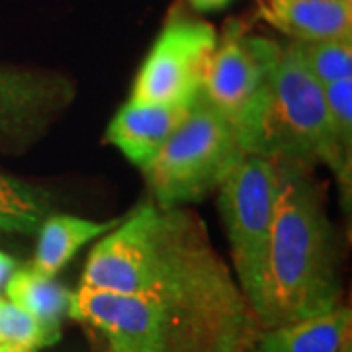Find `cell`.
Wrapping results in <instances>:
<instances>
[{
    "mask_svg": "<svg viewBox=\"0 0 352 352\" xmlns=\"http://www.w3.org/2000/svg\"><path fill=\"white\" fill-rule=\"evenodd\" d=\"M80 286L116 294L176 292L227 305L249 303L200 215L186 206L161 208L155 201L141 204L94 245Z\"/></svg>",
    "mask_w": 352,
    "mask_h": 352,
    "instance_id": "6da1fadb",
    "label": "cell"
},
{
    "mask_svg": "<svg viewBox=\"0 0 352 352\" xmlns=\"http://www.w3.org/2000/svg\"><path fill=\"white\" fill-rule=\"evenodd\" d=\"M280 166L274 221L263 284L252 311L263 329L280 327L340 307L339 252L321 192L309 170Z\"/></svg>",
    "mask_w": 352,
    "mask_h": 352,
    "instance_id": "7a4b0ae2",
    "label": "cell"
},
{
    "mask_svg": "<svg viewBox=\"0 0 352 352\" xmlns=\"http://www.w3.org/2000/svg\"><path fill=\"white\" fill-rule=\"evenodd\" d=\"M69 317L94 352H247L263 331L252 309L87 286L71 294Z\"/></svg>",
    "mask_w": 352,
    "mask_h": 352,
    "instance_id": "3957f363",
    "label": "cell"
},
{
    "mask_svg": "<svg viewBox=\"0 0 352 352\" xmlns=\"http://www.w3.org/2000/svg\"><path fill=\"white\" fill-rule=\"evenodd\" d=\"M241 143L247 155L303 168L323 163L339 176L325 90L305 67L294 41L282 47L261 112Z\"/></svg>",
    "mask_w": 352,
    "mask_h": 352,
    "instance_id": "277c9868",
    "label": "cell"
},
{
    "mask_svg": "<svg viewBox=\"0 0 352 352\" xmlns=\"http://www.w3.org/2000/svg\"><path fill=\"white\" fill-rule=\"evenodd\" d=\"M245 155L239 129L198 92L186 120L141 173L157 206H190L219 188Z\"/></svg>",
    "mask_w": 352,
    "mask_h": 352,
    "instance_id": "5b68a950",
    "label": "cell"
},
{
    "mask_svg": "<svg viewBox=\"0 0 352 352\" xmlns=\"http://www.w3.org/2000/svg\"><path fill=\"white\" fill-rule=\"evenodd\" d=\"M278 190V163L256 155H245L217 188L235 278L251 307L263 284Z\"/></svg>",
    "mask_w": 352,
    "mask_h": 352,
    "instance_id": "8992f818",
    "label": "cell"
},
{
    "mask_svg": "<svg viewBox=\"0 0 352 352\" xmlns=\"http://www.w3.org/2000/svg\"><path fill=\"white\" fill-rule=\"evenodd\" d=\"M282 55V45L252 36L237 20L217 34L200 92L239 129V138L261 112L266 90Z\"/></svg>",
    "mask_w": 352,
    "mask_h": 352,
    "instance_id": "52a82bcc",
    "label": "cell"
},
{
    "mask_svg": "<svg viewBox=\"0 0 352 352\" xmlns=\"http://www.w3.org/2000/svg\"><path fill=\"white\" fill-rule=\"evenodd\" d=\"M217 43L212 24L176 12L139 69L129 100L186 102L198 96Z\"/></svg>",
    "mask_w": 352,
    "mask_h": 352,
    "instance_id": "ba28073f",
    "label": "cell"
},
{
    "mask_svg": "<svg viewBox=\"0 0 352 352\" xmlns=\"http://www.w3.org/2000/svg\"><path fill=\"white\" fill-rule=\"evenodd\" d=\"M76 88L63 75L0 65V147L22 153L50 133L75 100Z\"/></svg>",
    "mask_w": 352,
    "mask_h": 352,
    "instance_id": "9c48e42d",
    "label": "cell"
},
{
    "mask_svg": "<svg viewBox=\"0 0 352 352\" xmlns=\"http://www.w3.org/2000/svg\"><path fill=\"white\" fill-rule=\"evenodd\" d=\"M196 100V98H194ZM194 100H127L106 129V143L113 145L139 170L151 163L178 126L186 120Z\"/></svg>",
    "mask_w": 352,
    "mask_h": 352,
    "instance_id": "30bf717a",
    "label": "cell"
},
{
    "mask_svg": "<svg viewBox=\"0 0 352 352\" xmlns=\"http://www.w3.org/2000/svg\"><path fill=\"white\" fill-rule=\"evenodd\" d=\"M258 14L294 41L352 38V0H258Z\"/></svg>",
    "mask_w": 352,
    "mask_h": 352,
    "instance_id": "8fae6325",
    "label": "cell"
},
{
    "mask_svg": "<svg viewBox=\"0 0 352 352\" xmlns=\"http://www.w3.org/2000/svg\"><path fill=\"white\" fill-rule=\"evenodd\" d=\"M351 337L352 311L340 305L311 319L263 329L247 352H339Z\"/></svg>",
    "mask_w": 352,
    "mask_h": 352,
    "instance_id": "7c38bea8",
    "label": "cell"
},
{
    "mask_svg": "<svg viewBox=\"0 0 352 352\" xmlns=\"http://www.w3.org/2000/svg\"><path fill=\"white\" fill-rule=\"evenodd\" d=\"M118 223L120 219L92 221L76 215L53 212L43 219L36 233L38 243L32 268H36L45 276L55 278L57 272H61L85 245L104 237Z\"/></svg>",
    "mask_w": 352,
    "mask_h": 352,
    "instance_id": "4fadbf2b",
    "label": "cell"
},
{
    "mask_svg": "<svg viewBox=\"0 0 352 352\" xmlns=\"http://www.w3.org/2000/svg\"><path fill=\"white\" fill-rule=\"evenodd\" d=\"M55 212L50 190L0 173V233L36 235L43 219Z\"/></svg>",
    "mask_w": 352,
    "mask_h": 352,
    "instance_id": "5bb4252c",
    "label": "cell"
},
{
    "mask_svg": "<svg viewBox=\"0 0 352 352\" xmlns=\"http://www.w3.org/2000/svg\"><path fill=\"white\" fill-rule=\"evenodd\" d=\"M6 298L32 314L41 323L61 329L63 317H69L71 289L55 278L45 276L32 266L16 268L4 286Z\"/></svg>",
    "mask_w": 352,
    "mask_h": 352,
    "instance_id": "9a60e30c",
    "label": "cell"
},
{
    "mask_svg": "<svg viewBox=\"0 0 352 352\" xmlns=\"http://www.w3.org/2000/svg\"><path fill=\"white\" fill-rule=\"evenodd\" d=\"M329 110V126L339 161V186L342 198L351 200L352 180V78L323 87Z\"/></svg>",
    "mask_w": 352,
    "mask_h": 352,
    "instance_id": "2e32d148",
    "label": "cell"
},
{
    "mask_svg": "<svg viewBox=\"0 0 352 352\" xmlns=\"http://www.w3.org/2000/svg\"><path fill=\"white\" fill-rule=\"evenodd\" d=\"M309 73L325 87L352 78V39L294 41Z\"/></svg>",
    "mask_w": 352,
    "mask_h": 352,
    "instance_id": "e0dca14e",
    "label": "cell"
},
{
    "mask_svg": "<svg viewBox=\"0 0 352 352\" xmlns=\"http://www.w3.org/2000/svg\"><path fill=\"white\" fill-rule=\"evenodd\" d=\"M61 339V329L41 323L20 305L0 296V344H20L45 349Z\"/></svg>",
    "mask_w": 352,
    "mask_h": 352,
    "instance_id": "ac0fdd59",
    "label": "cell"
},
{
    "mask_svg": "<svg viewBox=\"0 0 352 352\" xmlns=\"http://www.w3.org/2000/svg\"><path fill=\"white\" fill-rule=\"evenodd\" d=\"M16 268H18V264L14 261V256H10L8 252H4L0 249V292L4 289L6 282L10 280Z\"/></svg>",
    "mask_w": 352,
    "mask_h": 352,
    "instance_id": "d6986e66",
    "label": "cell"
},
{
    "mask_svg": "<svg viewBox=\"0 0 352 352\" xmlns=\"http://www.w3.org/2000/svg\"><path fill=\"white\" fill-rule=\"evenodd\" d=\"M190 2H192V6L198 8V10H214V8L223 6L229 0H190Z\"/></svg>",
    "mask_w": 352,
    "mask_h": 352,
    "instance_id": "ffe728a7",
    "label": "cell"
},
{
    "mask_svg": "<svg viewBox=\"0 0 352 352\" xmlns=\"http://www.w3.org/2000/svg\"><path fill=\"white\" fill-rule=\"evenodd\" d=\"M0 352H38L32 346H20V344H0Z\"/></svg>",
    "mask_w": 352,
    "mask_h": 352,
    "instance_id": "44dd1931",
    "label": "cell"
},
{
    "mask_svg": "<svg viewBox=\"0 0 352 352\" xmlns=\"http://www.w3.org/2000/svg\"><path fill=\"white\" fill-rule=\"evenodd\" d=\"M339 352H352V337H351V339L344 340V344L340 346Z\"/></svg>",
    "mask_w": 352,
    "mask_h": 352,
    "instance_id": "7402d4cb",
    "label": "cell"
}]
</instances>
